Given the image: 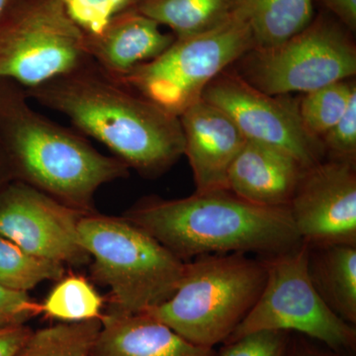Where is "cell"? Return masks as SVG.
<instances>
[{"label": "cell", "instance_id": "603a6c76", "mask_svg": "<svg viewBox=\"0 0 356 356\" xmlns=\"http://www.w3.org/2000/svg\"><path fill=\"white\" fill-rule=\"evenodd\" d=\"M355 93V84L346 81L306 93L298 103L304 127L310 135L320 140L341 119Z\"/></svg>", "mask_w": 356, "mask_h": 356}, {"label": "cell", "instance_id": "ac0fdd59", "mask_svg": "<svg viewBox=\"0 0 356 356\" xmlns=\"http://www.w3.org/2000/svg\"><path fill=\"white\" fill-rule=\"evenodd\" d=\"M238 11L250 26L254 50L284 43L311 24L313 0H238Z\"/></svg>", "mask_w": 356, "mask_h": 356}, {"label": "cell", "instance_id": "7a4b0ae2", "mask_svg": "<svg viewBox=\"0 0 356 356\" xmlns=\"http://www.w3.org/2000/svg\"><path fill=\"white\" fill-rule=\"evenodd\" d=\"M124 218L184 262L231 252L271 257L302 243L289 207L257 205L229 191L146 198Z\"/></svg>", "mask_w": 356, "mask_h": 356}, {"label": "cell", "instance_id": "d6a6232c", "mask_svg": "<svg viewBox=\"0 0 356 356\" xmlns=\"http://www.w3.org/2000/svg\"><path fill=\"white\" fill-rule=\"evenodd\" d=\"M330 356V355H329Z\"/></svg>", "mask_w": 356, "mask_h": 356}, {"label": "cell", "instance_id": "83f0119b", "mask_svg": "<svg viewBox=\"0 0 356 356\" xmlns=\"http://www.w3.org/2000/svg\"><path fill=\"white\" fill-rule=\"evenodd\" d=\"M31 334L25 325L0 327V356L17 355Z\"/></svg>", "mask_w": 356, "mask_h": 356}, {"label": "cell", "instance_id": "9a60e30c", "mask_svg": "<svg viewBox=\"0 0 356 356\" xmlns=\"http://www.w3.org/2000/svg\"><path fill=\"white\" fill-rule=\"evenodd\" d=\"M305 168L289 154L247 140L232 163L228 191L266 207H289Z\"/></svg>", "mask_w": 356, "mask_h": 356}, {"label": "cell", "instance_id": "7c38bea8", "mask_svg": "<svg viewBox=\"0 0 356 356\" xmlns=\"http://www.w3.org/2000/svg\"><path fill=\"white\" fill-rule=\"evenodd\" d=\"M289 210L309 247L356 245L355 163L331 159L305 168Z\"/></svg>", "mask_w": 356, "mask_h": 356}, {"label": "cell", "instance_id": "d4e9b609", "mask_svg": "<svg viewBox=\"0 0 356 356\" xmlns=\"http://www.w3.org/2000/svg\"><path fill=\"white\" fill-rule=\"evenodd\" d=\"M289 346L287 332H255L225 343L218 356H287Z\"/></svg>", "mask_w": 356, "mask_h": 356}, {"label": "cell", "instance_id": "52a82bcc", "mask_svg": "<svg viewBox=\"0 0 356 356\" xmlns=\"http://www.w3.org/2000/svg\"><path fill=\"white\" fill-rule=\"evenodd\" d=\"M309 250L302 242L288 252L264 257L267 275L261 296L224 343L255 332L293 331L336 353L355 350V325L334 314L312 284Z\"/></svg>", "mask_w": 356, "mask_h": 356}, {"label": "cell", "instance_id": "cb8c5ba5", "mask_svg": "<svg viewBox=\"0 0 356 356\" xmlns=\"http://www.w3.org/2000/svg\"><path fill=\"white\" fill-rule=\"evenodd\" d=\"M143 0H63L67 14L86 36L102 31L114 16L134 8Z\"/></svg>", "mask_w": 356, "mask_h": 356}, {"label": "cell", "instance_id": "f546056e", "mask_svg": "<svg viewBox=\"0 0 356 356\" xmlns=\"http://www.w3.org/2000/svg\"><path fill=\"white\" fill-rule=\"evenodd\" d=\"M13 175L1 147H0V191L9 182L13 181Z\"/></svg>", "mask_w": 356, "mask_h": 356}, {"label": "cell", "instance_id": "4dcf8cb0", "mask_svg": "<svg viewBox=\"0 0 356 356\" xmlns=\"http://www.w3.org/2000/svg\"><path fill=\"white\" fill-rule=\"evenodd\" d=\"M287 356H329L325 355V353H321L315 348H312L310 346H296L295 344L293 348H289L288 350Z\"/></svg>", "mask_w": 356, "mask_h": 356}, {"label": "cell", "instance_id": "4fadbf2b", "mask_svg": "<svg viewBox=\"0 0 356 356\" xmlns=\"http://www.w3.org/2000/svg\"><path fill=\"white\" fill-rule=\"evenodd\" d=\"M179 121L195 192L228 191L229 168L247 143L243 134L228 115L202 98L185 110Z\"/></svg>", "mask_w": 356, "mask_h": 356}, {"label": "cell", "instance_id": "1f68e13d", "mask_svg": "<svg viewBox=\"0 0 356 356\" xmlns=\"http://www.w3.org/2000/svg\"><path fill=\"white\" fill-rule=\"evenodd\" d=\"M17 1L18 0H0V23L4 20Z\"/></svg>", "mask_w": 356, "mask_h": 356}, {"label": "cell", "instance_id": "8992f818", "mask_svg": "<svg viewBox=\"0 0 356 356\" xmlns=\"http://www.w3.org/2000/svg\"><path fill=\"white\" fill-rule=\"evenodd\" d=\"M254 49L250 26L236 9L214 29L175 38L159 57L116 79L179 117L202 98L211 81Z\"/></svg>", "mask_w": 356, "mask_h": 356}, {"label": "cell", "instance_id": "277c9868", "mask_svg": "<svg viewBox=\"0 0 356 356\" xmlns=\"http://www.w3.org/2000/svg\"><path fill=\"white\" fill-rule=\"evenodd\" d=\"M264 259L248 254H207L185 261L177 289L144 314L186 341L214 348L247 317L266 281Z\"/></svg>", "mask_w": 356, "mask_h": 356}, {"label": "cell", "instance_id": "f1b7e54d", "mask_svg": "<svg viewBox=\"0 0 356 356\" xmlns=\"http://www.w3.org/2000/svg\"><path fill=\"white\" fill-rule=\"evenodd\" d=\"M325 6L350 30L356 28V0H322Z\"/></svg>", "mask_w": 356, "mask_h": 356}, {"label": "cell", "instance_id": "5bb4252c", "mask_svg": "<svg viewBox=\"0 0 356 356\" xmlns=\"http://www.w3.org/2000/svg\"><path fill=\"white\" fill-rule=\"evenodd\" d=\"M158 22L136 8L119 13L102 32L86 36L90 60L109 76L119 79L159 57L175 40Z\"/></svg>", "mask_w": 356, "mask_h": 356}, {"label": "cell", "instance_id": "484cf974", "mask_svg": "<svg viewBox=\"0 0 356 356\" xmlns=\"http://www.w3.org/2000/svg\"><path fill=\"white\" fill-rule=\"evenodd\" d=\"M325 147L332 154V159L350 161L356 158V93L351 97L348 108L336 125L324 137Z\"/></svg>", "mask_w": 356, "mask_h": 356}, {"label": "cell", "instance_id": "e0dca14e", "mask_svg": "<svg viewBox=\"0 0 356 356\" xmlns=\"http://www.w3.org/2000/svg\"><path fill=\"white\" fill-rule=\"evenodd\" d=\"M308 273L312 284L327 307L355 325L356 245L310 248Z\"/></svg>", "mask_w": 356, "mask_h": 356}, {"label": "cell", "instance_id": "8fae6325", "mask_svg": "<svg viewBox=\"0 0 356 356\" xmlns=\"http://www.w3.org/2000/svg\"><path fill=\"white\" fill-rule=\"evenodd\" d=\"M86 214L19 180L0 191V235L49 261L72 266L89 261L77 231Z\"/></svg>", "mask_w": 356, "mask_h": 356}, {"label": "cell", "instance_id": "30bf717a", "mask_svg": "<svg viewBox=\"0 0 356 356\" xmlns=\"http://www.w3.org/2000/svg\"><path fill=\"white\" fill-rule=\"evenodd\" d=\"M202 99L225 112L247 140L289 154L303 168L322 161L321 140L308 133L298 103L267 95L243 77L222 72L205 88Z\"/></svg>", "mask_w": 356, "mask_h": 356}, {"label": "cell", "instance_id": "ffe728a7", "mask_svg": "<svg viewBox=\"0 0 356 356\" xmlns=\"http://www.w3.org/2000/svg\"><path fill=\"white\" fill-rule=\"evenodd\" d=\"M102 327L100 318L32 332L16 356H93Z\"/></svg>", "mask_w": 356, "mask_h": 356}, {"label": "cell", "instance_id": "7402d4cb", "mask_svg": "<svg viewBox=\"0 0 356 356\" xmlns=\"http://www.w3.org/2000/svg\"><path fill=\"white\" fill-rule=\"evenodd\" d=\"M102 296L81 276H69L58 283L42 305L49 317L65 322H83L100 318Z\"/></svg>", "mask_w": 356, "mask_h": 356}, {"label": "cell", "instance_id": "9c48e42d", "mask_svg": "<svg viewBox=\"0 0 356 356\" xmlns=\"http://www.w3.org/2000/svg\"><path fill=\"white\" fill-rule=\"evenodd\" d=\"M254 55L248 83L273 96L306 95L356 72L355 46L341 28L321 17L284 43Z\"/></svg>", "mask_w": 356, "mask_h": 356}, {"label": "cell", "instance_id": "44dd1931", "mask_svg": "<svg viewBox=\"0 0 356 356\" xmlns=\"http://www.w3.org/2000/svg\"><path fill=\"white\" fill-rule=\"evenodd\" d=\"M64 275V264L30 254L0 235V284L27 292L44 281L60 280Z\"/></svg>", "mask_w": 356, "mask_h": 356}, {"label": "cell", "instance_id": "2e32d148", "mask_svg": "<svg viewBox=\"0 0 356 356\" xmlns=\"http://www.w3.org/2000/svg\"><path fill=\"white\" fill-rule=\"evenodd\" d=\"M93 356H218L214 348L186 341L146 314L110 309L102 317Z\"/></svg>", "mask_w": 356, "mask_h": 356}, {"label": "cell", "instance_id": "4316f807", "mask_svg": "<svg viewBox=\"0 0 356 356\" xmlns=\"http://www.w3.org/2000/svg\"><path fill=\"white\" fill-rule=\"evenodd\" d=\"M42 313V305L27 292L16 291L0 284V327L25 325Z\"/></svg>", "mask_w": 356, "mask_h": 356}, {"label": "cell", "instance_id": "d6986e66", "mask_svg": "<svg viewBox=\"0 0 356 356\" xmlns=\"http://www.w3.org/2000/svg\"><path fill=\"white\" fill-rule=\"evenodd\" d=\"M238 0H143L140 13L172 30L175 38L214 29L235 13Z\"/></svg>", "mask_w": 356, "mask_h": 356}, {"label": "cell", "instance_id": "ba28073f", "mask_svg": "<svg viewBox=\"0 0 356 356\" xmlns=\"http://www.w3.org/2000/svg\"><path fill=\"white\" fill-rule=\"evenodd\" d=\"M92 62L63 0H18L0 23V79L37 88Z\"/></svg>", "mask_w": 356, "mask_h": 356}, {"label": "cell", "instance_id": "6da1fadb", "mask_svg": "<svg viewBox=\"0 0 356 356\" xmlns=\"http://www.w3.org/2000/svg\"><path fill=\"white\" fill-rule=\"evenodd\" d=\"M25 90L30 100L65 115L79 133L102 143L145 177L161 175L184 156L179 117L95 63Z\"/></svg>", "mask_w": 356, "mask_h": 356}, {"label": "cell", "instance_id": "3957f363", "mask_svg": "<svg viewBox=\"0 0 356 356\" xmlns=\"http://www.w3.org/2000/svg\"><path fill=\"white\" fill-rule=\"evenodd\" d=\"M30 102L24 88L0 79V147L13 179L92 213L97 189L127 177V165L99 153L81 133L47 118Z\"/></svg>", "mask_w": 356, "mask_h": 356}, {"label": "cell", "instance_id": "5b68a950", "mask_svg": "<svg viewBox=\"0 0 356 356\" xmlns=\"http://www.w3.org/2000/svg\"><path fill=\"white\" fill-rule=\"evenodd\" d=\"M77 231L92 257L93 276L111 290L112 308L142 314L177 289L185 262L126 218L89 213L79 220Z\"/></svg>", "mask_w": 356, "mask_h": 356}]
</instances>
